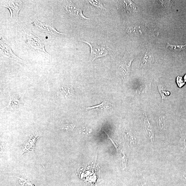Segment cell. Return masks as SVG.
I'll list each match as a JSON object with an SVG mask.
<instances>
[{
  "instance_id": "obj_1",
  "label": "cell",
  "mask_w": 186,
  "mask_h": 186,
  "mask_svg": "<svg viewBox=\"0 0 186 186\" xmlns=\"http://www.w3.org/2000/svg\"><path fill=\"white\" fill-rule=\"evenodd\" d=\"M84 42L88 45L91 48L90 58L93 62L96 59L105 57L110 53L109 48L105 45L86 41Z\"/></svg>"
},
{
  "instance_id": "obj_2",
  "label": "cell",
  "mask_w": 186,
  "mask_h": 186,
  "mask_svg": "<svg viewBox=\"0 0 186 186\" xmlns=\"http://www.w3.org/2000/svg\"><path fill=\"white\" fill-rule=\"evenodd\" d=\"M25 41L29 48L36 51H41L48 54L45 51L44 45L42 43L40 40L37 37L31 34L25 35Z\"/></svg>"
},
{
  "instance_id": "obj_3",
  "label": "cell",
  "mask_w": 186,
  "mask_h": 186,
  "mask_svg": "<svg viewBox=\"0 0 186 186\" xmlns=\"http://www.w3.org/2000/svg\"><path fill=\"white\" fill-rule=\"evenodd\" d=\"M23 3L20 1H7L3 7L8 8L10 13V18L16 21L18 20V14L22 5Z\"/></svg>"
},
{
  "instance_id": "obj_4",
  "label": "cell",
  "mask_w": 186,
  "mask_h": 186,
  "mask_svg": "<svg viewBox=\"0 0 186 186\" xmlns=\"http://www.w3.org/2000/svg\"><path fill=\"white\" fill-rule=\"evenodd\" d=\"M33 24L34 26L38 28V30L43 32L55 35H67V34L58 32L56 30L55 27L51 24L41 22L36 19L34 21Z\"/></svg>"
},
{
  "instance_id": "obj_5",
  "label": "cell",
  "mask_w": 186,
  "mask_h": 186,
  "mask_svg": "<svg viewBox=\"0 0 186 186\" xmlns=\"http://www.w3.org/2000/svg\"><path fill=\"white\" fill-rule=\"evenodd\" d=\"M65 8L66 12L71 17L81 19H91L84 16L81 9L72 2H67Z\"/></svg>"
},
{
  "instance_id": "obj_6",
  "label": "cell",
  "mask_w": 186,
  "mask_h": 186,
  "mask_svg": "<svg viewBox=\"0 0 186 186\" xmlns=\"http://www.w3.org/2000/svg\"><path fill=\"white\" fill-rule=\"evenodd\" d=\"M133 58L129 53L125 54L120 66L122 78L124 79L128 74L131 69V65Z\"/></svg>"
},
{
  "instance_id": "obj_7",
  "label": "cell",
  "mask_w": 186,
  "mask_h": 186,
  "mask_svg": "<svg viewBox=\"0 0 186 186\" xmlns=\"http://www.w3.org/2000/svg\"><path fill=\"white\" fill-rule=\"evenodd\" d=\"M1 52L4 57L12 58L15 60L22 61L13 53L9 45L7 43L4 39L1 37Z\"/></svg>"
},
{
  "instance_id": "obj_8",
  "label": "cell",
  "mask_w": 186,
  "mask_h": 186,
  "mask_svg": "<svg viewBox=\"0 0 186 186\" xmlns=\"http://www.w3.org/2000/svg\"><path fill=\"white\" fill-rule=\"evenodd\" d=\"M9 95L10 98L8 104V106L3 109L2 111H10L15 110L18 109L23 105V103L20 100L19 98L14 97L10 94L9 92Z\"/></svg>"
},
{
  "instance_id": "obj_9",
  "label": "cell",
  "mask_w": 186,
  "mask_h": 186,
  "mask_svg": "<svg viewBox=\"0 0 186 186\" xmlns=\"http://www.w3.org/2000/svg\"><path fill=\"white\" fill-rule=\"evenodd\" d=\"M112 108L110 103L108 101H105L100 104L91 107H87L85 110L88 112H95L109 110Z\"/></svg>"
},
{
  "instance_id": "obj_10",
  "label": "cell",
  "mask_w": 186,
  "mask_h": 186,
  "mask_svg": "<svg viewBox=\"0 0 186 186\" xmlns=\"http://www.w3.org/2000/svg\"><path fill=\"white\" fill-rule=\"evenodd\" d=\"M167 48L175 53H182L186 50V44L185 45H173L167 43Z\"/></svg>"
},
{
  "instance_id": "obj_11",
  "label": "cell",
  "mask_w": 186,
  "mask_h": 186,
  "mask_svg": "<svg viewBox=\"0 0 186 186\" xmlns=\"http://www.w3.org/2000/svg\"><path fill=\"white\" fill-rule=\"evenodd\" d=\"M61 91L66 98H69L74 94V90L72 88L68 86L62 87Z\"/></svg>"
},
{
  "instance_id": "obj_12",
  "label": "cell",
  "mask_w": 186,
  "mask_h": 186,
  "mask_svg": "<svg viewBox=\"0 0 186 186\" xmlns=\"http://www.w3.org/2000/svg\"><path fill=\"white\" fill-rule=\"evenodd\" d=\"M76 127L74 124H67L63 125L59 127L57 130H64L66 131H71L73 130Z\"/></svg>"
},
{
  "instance_id": "obj_13",
  "label": "cell",
  "mask_w": 186,
  "mask_h": 186,
  "mask_svg": "<svg viewBox=\"0 0 186 186\" xmlns=\"http://www.w3.org/2000/svg\"><path fill=\"white\" fill-rule=\"evenodd\" d=\"M178 148L181 151L186 154V140L185 138H181L178 142Z\"/></svg>"
},
{
  "instance_id": "obj_14",
  "label": "cell",
  "mask_w": 186,
  "mask_h": 186,
  "mask_svg": "<svg viewBox=\"0 0 186 186\" xmlns=\"http://www.w3.org/2000/svg\"><path fill=\"white\" fill-rule=\"evenodd\" d=\"M92 132V129L85 127L80 129L79 133L82 135H88L90 134Z\"/></svg>"
},
{
  "instance_id": "obj_15",
  "label": "cell",
  "mask_w": 186,
  "mask_h": 186,
  "mask_svg": "<svg viewBox=\"0 0 186 186\" xmlns=\"http://www.w3.org/2000/svg\"><path fill=\"white\" fill-rule=\"evenodd\" d=\"M177 83L178 84V86L180 88L183 86L185 84L182 77H178L177 78Z\"/></svg>"
},
{
  "instance_id": "obj_16",
  "label": "cell",
  "mask_w": 186,
  "mask_h": 186,
  "mask_svg": "<svg viewBox=\"0 0 186 186\" xmlns=\"http://www.w3.org/2000/svg\"><path fill=\"white\" fill-rule=\"evenodd\" d=\"M184 78L185 80V81L186 82V75L185 76Z\"/></svg>"
}]
</instances>
